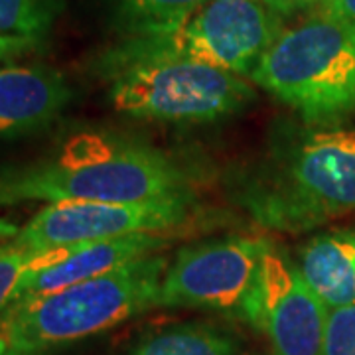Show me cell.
Wrapping results in <instances>:
<instances>
[{
    "instance_id": "cell-22",
    "label": "cell",
    "mask_w": 355,
    "mask_h": 355,
    "mask_svg": "<svg viewBox=\"0 0 355 355\" xmlns=\"http://www.w3.org/2000/svg\"><path fill=\"white\" fill-rule=\"evenodd\" d=\"M10 347H8V343H6V340L4 338H0V355H6V352H8Z\"/></svg>"
},
{
    "instance_id": "cell-13",
    "label": "cell",
    "mask_w": 355,
    "mask_h": 355,
    "mask_svg": "<svg viewBox=\"0 0 355 355\" xmlns=\"http://www.w3.org/2000/svg\"><path fill=\"white\" fill-rule=\"evenodd\" d=\"M128 355H237V340L205 322H186L150 331Z\"/></svg>"
},
{
    "instance_id": "cell-21",
    "label": "cell",
    "mask_w": 355,
    "mask_h": 355,
    "mask_svg": "<svg viewBox=\"0 0 355 355\" xmlns=\"http://www.w3.org/2000/svg\"><path fill=\"white\" fill-rule=\"evenodd\" d=\"M16 233H18V227H14L12 223L0 221V245H4V243H8L10 239H14Z\"/></svg>"
},
{
    "instance_id": "cell-3",
    "label": "cell",
    "mask_w": 355,
    "mask_h": 355,
    "mask_svg": "<svg viewBox=\"0 0 355 355\" xmlns=\"http://www.w3.org/2000/svg\"><path fill=\"white\" fill-rule=\"evenodd\" d=\"M168 261L158 253L97 279L14 302L0 318V338L10 349L40 354L111 330L158 306Z\"/></svg>"
},
{
    "instance_id": "cell-19",
    "label": "cell",
    "mask_w": 355,
    "mask_h": 355,
    "mask_svg": "<svg viewBox=\"0 0 355 355\" xmlns=\"http://www.w3.org/2000/svg\"><path fill=\"white\" fill-rule=\"evenodd\" d=\"M322 10L334 14L338 18L347 20L349 24L355 26V0H328Z\"/></svg>"
},
{
    "instance_id": "cell-20",
    "label": "cell",
    "mask_w": 355,
    "mask_h": 355,
    "mask_svg": "<svg viewBox=\"0 0 355 355\" xmlns=\"http://www.w3.org/2000/svg\"><path fill=\"white\" fill-rule=\"evenodd\" d=\"M20 53H24V50L18 44H14L10 40L0 36V60H8L12 55H20Z\"/></svg>"
},
{
    "instance_id": "cell-7",
    "label": "cell",
    "mask_w": 355,
    "mask_h": 355,
    "mask_svg": "<svg viewBox=\"0 0 355 355\" xmlns=\"http://www.w3.org/2000/svg\"><path fill=\"white\" fill-rule=\"evenodd\" d=\"M266 243L229 237L182 247L162 277L158 306L211 308L245 320Z\"/></svg>"
},
{
    "instance_id": "cell-11",
    "label": "cell",
    "mask_w": 355,
    "mask_h": 355,
    "mask_svg": "<svg viewBox=\"0 0 355 355\" xmlns=\"http://www.w3.org/2000/svg\"><path fill=\"white\" fill-rule=\"evenodd\" d=\"M73 99L62 71L48 65H0V137L50 127Z\"/></svg>"
},
{
    "instance_id": "cell-4",
    "label": "cell",
    "mask_w": 355,
    "mask_h": 355,
    "mask_svg": "<svg viewBox=\"0 0 355 355\" xmlns=\"http://www.w3.org/2000/svg\"><path fill=\"white\" fill-rule=\"evenodd\" d=\"M249 77L306 125L334 127L355 111V26L320 8L282 28Z\"/></svg>"
},
{
    "instance_id": "cell-17",
    "label": "cell",
    "mask_w": 355,
    "mask_h": 355,
    "mask_svg": "<svg viewBox=\"0 0 355 355\" xmlns=\"http://www.w3.org/2000/svg\"><path fill=\"white\" fill-rule=\"evenodd\" d=\"M324 355H355V304L328 310Z\"/></svg>"
},
{
    "instance_id": "cell-15",
    "label": "cell",
    "mask_w": 355,
    "mask_h": 355,
    "mask_svg": "<svg viewBox=\"0 0 355 355\" xmlns=\"http://www.w3.org/2000/svg\"><path fill=\"white\" fill-rule=\"evenodd\" d=\"M209 0H111L127 30L180 20Z\"/></svg>"
},
{
    "instance_id": "cell-14",
    "label": "cell",
    "mask_w": 355,
    "mask_h": 355,
    "mask_svg": "<svg viewBox=\"0 0 355 355\" xmlns=\"http://www.w3.org/2000/svg\"><path fill=\"white\" fill-rule=\"evenodd\" d=\"M65 0H0V36L24 51L44 44Z\"/></svg>"
},
{
    "instance_id": "cell-8",
    "label": "cell",
    "mask_w": 355,
    "mask_h": 355,
    "mask_svg": "<svg viewBox=\"0 0 355 355\" xmlns=\"http://www.w3.org/2000/svg\"><path fill=\"white\" fill-rule=\"evenodd\" d=\"M191 209V193L140 203H46L14 241L32 253H46L79 243L105 241L137 233H164L182 225Z\"/></svg>"
},
{
    "instance_id": "cell-5",
    "label": "cell",
    "mask_w": 355,
    "mask_h": 355,
    "mask_svg": "<svg viewBox=\"0 0 355 355\" xmlns=\"http://www.w3.org/2000/svg\"><path fill=\"white\" fill-rule=\"evenodd\" d=\"M109 99L119 113L164 123H211L239 113L254 99L241 76L174 55L116 58L99 62Z\"/></svg>"
},
{
    "instance_id": "cell-6",
    "label": "cell",
    "mask_w": 355,
    "mask_h": 355,
    "mask_svg": "<svg viewBox=\"0 0 355 355\" xmlns=\"http://www.w3.org/2000/svg\"><path fill=\"white\" fill-rule=\"evenodd\" d=\"M282 28L284 18L265 0H209L174 22L128 30L107 53L174 55L243 77L251 76Z\"/></svg>"
},
{
    "instance_id": "cell-2",
    "label": "cell",
    "mask_w": 355,
    "mask_h": 355,
    "mask_svg": "<svg viewBox=\"0 0 355 355\" xmlns=\"http://www.w3.org/2000/svg\"><path fill=\"white\" fill-rule=\"evenodd\" d=\"M188 172L153 144L83 130L36 162L0 170V205L154 202L191 193Z\"/></svg>"
},
{
    "instance_id": "cell-1",
    "label": "cell",
    "mask_w": 355,
    "mask_h": 355,
    "mask_svg": "<svg viewBox=\"0 0 355 355\" xmlns=\"http://www.w3.org/2000/svg\"><path fill=\"white\" fill-rule=\"evenodd\" d=\"M229 191L259 225L284 233L355 211V130L279 128L259 160L233 172Z\"/></svg>"
},
{
    "instance_id": "cell-9",
    "label": "cell",
    "mask_w": 355,
    "mask_h": 355,
    "mask_svg": "<svg viewBox=\"0 0 355 355\" xmlns=\"http://www.w3.org/2000/svg\"><path fill=\"white\" fill-rule=\"evenodd\" d=\"M245 322L266 334L272 355H324L328 306L308 286L298 265L270 243Z\"/></svg>"
},
{
    "instance_id": "cell-18",
    "label": "cell",
    "mask_w": 355,
    "mask_h": 355,
    "mask_svg": "<svg viewBox=\"0 0 355 355\" xmlns=\"http://www.w3.org/2000/svg\"><path fill=\"white\" fill-rule=\"evenodd\" d=\"M265 2L275 12H279L282 18H286L291 14L310 10V8H316V6L322 8L328 0H265Z\"/></svg>"
},
{
    "instance_id": "cell-23",
    "label": "cell",
    "mask_w": 355,
    "mask_h": 355,
    "mask_svg": "<svg viewBox=\"0 0 355 355\" xmlns=\"http://www.w3.org/2000/svg\"><path fill=\"white\" fill-rule=\"evenodd\" d=\"M6 355H38V354H24V352H16V349H8Z\"/></svg>"
},
{
    "instance_id": "cell-16",
    "label": "cell",
    "mask_w": 355,
    "mask_h": 355,
    "mask_svg": "<svg viewBox=\"0 0 355 355\" xmlns=\"http://www.w3.org/2000/svg\"><path fill=\"white\" fill-rule=\"evenodd\" d=\"M34 259L36 253L20 247L14 239L0 245V318L12 306L18 286L32 268Z\"/></svg>"
},
{
    "instance_id": "cell-12",
    "label": "cell",
    "mask_w": 355,
    "mask_h": 355,
    "mask_svg": "<svg viewBox=\"0 0 355 355\" xmlns=\"http://www.w3.org/2000/svg\"><path fill=\"white\" fill-rule=\"evenodd\" d=\"M298 268L328 310L355 304V231L312 237L300 249Z\"/></svg>"
},
{
    "instance_id": "cell-10",
    "label": "cell",
    "mask_w": 355,
    "mask_h": 355,
    "mask_svg": "<svg viewBox=\"0 0 355 355\" xmlns=\"http://www.w3.org/2000/svg\"><path fill=\"white\" fill-rule=\"evenodd\" d=\"M162 247L164 239L160 233H137L36 253L32 268L18 286L14 302L38 298L77 282L97 279L146 254L156 253Z\"/></svg>"
}]
</instances>
